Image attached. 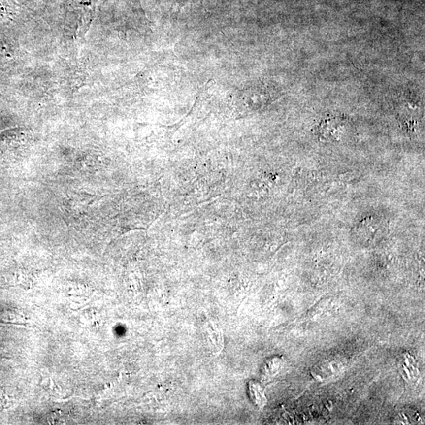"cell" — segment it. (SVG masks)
I'll list each match as a JSON object with an SVG mask.
<instances>
[{"label": "cell", "instance_id": "1", "mask_svg": "<svg viewBox=\"0 0 425 425\" xmlns=\"http://www.w3.org/2000/svg\"><path fill=\"white\" fill-rule=\"evenodd\" d=\"M344 122L339 118L328 119L320 126L319 133L322 139L339 141L345 131Z\"/></svg>", "mask_w": 425, "mask_h": 425}, {"label": "cell", "instance_id": "2", "mask_svg": "<svg viewBox=\"0 0 425 425\" xmlns=\"http://www.w3.org/2000/svg\"><path fill=\"white\" fill-rule=\"evenodd\" d=\"M9 402H10V399H9L7 396L4 394V393L0 392V410L8 406Z\"/></svg>", "mask_w": 425, "mask_h": 425}]
</instances>
